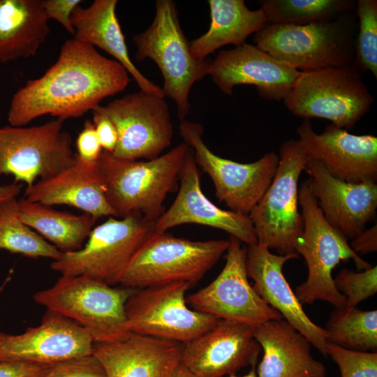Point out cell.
Wrapping results in <instances>:
<instances>
[{"instance_id":"24","label":"cell","mask_w":377,"mask_h":377,"mask_svg":"<svg viewBox=\"0 0 377 377\" xmlns=\"http://www.w3.org/2000/svg\"><path fill=\"white\" fill-rule=\"evenodd\" d=\"M24 196L29 201L47 206H72L96 219L107 216H117L107 200L98 161L86 163L76 157L75 163L71 166L27 187Z\"/></svg>"},{"instance_id":"41","label":"cell","mask_w":377,"mask_h":377,"mask_svg":"<svg viewBox=\"0 0 377 377\" xmlns=\"http://www.w3.org/2000/svg\"><path fill=\"white\" fill-rule=\"evenodd\" d=\"M350 246L357 254H365L376 251V223L369 229L364 230L354 239H353Z\"/></svg>"},{"instance_id":"32","label":"cell","mask_w":377,"mask_h":377,"mask_svg":"<svg viewBox=\"0 0 377 377\" xmlns=\"http://www.w3.org/2000/svg\"><path fill=\"white\" fill-rule=\"evenodd\" d=\"M0 249L53 260L60 258L63 253L22 222L16 198L0 205Z\"/></svg>"},{"instance_id":"39","label":"cell","mask_w":377,"mask_h":377,"mask_svg":"<svg viewBox=\"0 0 377 377\" xmlns=\"http://www.w3.org/2000/svg\"><path fill=\"white\" fill-rule=\"evenodd\" d=\"M92 113V122L102 149L104 151L112 153L118 141L115 126L108 117L95 111Z\"/></svg>"},{"instance_id":"33","label":"cell","mask_w":377,"mask_h":377,"mask_svg":"<svg viewBox=\"0 0 377 377\" xmlns=\"http://www.w3.org/2000/svg\"><path fill=\"white\" fill-rule=\"evenodd\" d=\"M358 33L355 39V64L377 77V1L358 0Z\"/></svg>"},{"instance_id":"28","label":"cell","mask_w":377,"mask_h":377,"mask_svg":"<svg viewBox=\"0 0 377 377\" xmlns=\"http://www.w3.org/2000/svg\"><path fill=\"white\" fill-rule=\"evenodd\" d=\"M211 22L207 31L190 43L195 58L207 56L226 45H243L249 36L267 26L260 8L251 10L244 0H209Z\"/></svg>"},{"instance_id":"37","label":"cell","mask_w":377,"mask_h":377,"mask_svg":"<svg viewBox=\"0 0 377 377\" xmlns=\"http://www.w3.org/2000/svg\"><path fill=\"white\" fill-rule=\"evenodd\" d=\"M76 157L86 163H96L101 154L100 144L92 121L87 120L76 140Z\"/></svg>"},{"instance_id":"15","label":"cell","mask_w":377,"mask_h":377,"mask_svg":"<svg viewBox=\"0 0 377 377\" xmlns=\"http://www.w3.org/2000/svg\"><path fill=\"white\" fill-rule=\"evenodd\" d=\"M226 264L209 285L189 295L186 300L195 311L224 319L256 325L283 318L267 304L248 280L246 249L230 236Z\"/></svg>"},{"instance_id":"23","label":"cell","mask_w":377,"mask_h":377,"mask_svg":"<svg viewBox=\"0 0 377 377\" xmlns=\"http://www.w3.org/2000/svg\"><path fill=\"white\" fill-rule=\"evenodd\" d=\"M184 345L130 332L117 341L94 343L92 354L107 377H171L179 367Z\"/></svg>"},{"instance_id":"14","label":"cell","mask_w":377,"mask_h":377,"mask_svg":"<svg viewBox=\"0 0 377 377\" xmlns=\"http://www.w3.org/2000/svg\"><path fill=\"white\" fill-rule=\"evenodd\" d=\"M93 111L108 117L115 126L118 141L111 154L117 158L151 160L171 144L173 126L164 96L140 90Z\"/></svg>"},{"instance_id":"27","label":"cell","mask_w":377,"mask_h":377,"mask_svg":"<svg viewBox=\"0 0 377 377\" xmlns=\"http://www.w3.org/2000/svg\"><path fill=\"white\" fill-rule=\"evenodd\" d=\"M41 0H0V63L37 54L50 29Z\"/></svg>"},{"instance_id":"35","label":"cell","mask_w":377,"mask_h":377,"mask_svg":"<svg viewBox=\"0 0 377 377\" xmlns=\"http://www.w3.org/2000/svg\"><path fill=\"white\" fill-rule=\"evenodd\" d=\"M327 351L338 365L341 377H377V352L352 350L328 343Z\"/></svg>"},{"instance_id":"29","label":"cell","mask_w":377,"mask_h":377,"mask_svg":"<svg viewBox=\"0 0 377 377\" xmlns=\"http://www.w3.org/2000/svg\"><path fill=\"white\" fill-rule=\"evenodd\" d=\"M24 223L38 232L61 252L80 249L97 220L87 213L60 212L25 198L17 200Z\"/></svg>"},{"instance_id":"6","label":"cell","mask_w":377,"mask_h":377,"mask_svg":"<svg viewBox=\"0 0 377 377\" xmlns=\"http://www.w3.org/2000/svg\"><path fill=\"white\" fill-rule=\"evenodd\" d=\"M135 289L114 288L84 276H63L34 301L82 327L94 343L121 339L130 332L125 305Z\"/></svg>"},{"instance_id":"9","label":"cell","mask_w":377,"mask_h":377,"mask_svg":"<svg viewBox=\"0 0 377 377\" xmlns=\"http://www.w3.org/2000/svg\"><path fill=\"white\" fill-rule=\"evenodd\" d=\"M229 239L191 241L154 232L136 253L120 284L140 289L175 282L192 286L227 251Z\"/></svg>"},{"instance_id":"25","label":"cell","mask_w":377,"mask_h":377,"mask_svg":"<svg viewBox=\"0 0 377 377\" xmlns=\"http://www.w3.org/2000/svg\"><path fill=\"white\" fill-rule=\"evenodd\" d=\"M254 339L263 350L258 377H325L326 369L311 355L307 339L283 318L254 326Z\"/></svg>"},{"instance_id":"40","label":"cell","mask_w":377,"mask_h":377,"mask_svg":"<svg viewBox=\"0 0 377 377\" xmlns=\"http://www.w3.org/2000/svg\"><path fill=\"white\" fill-rule=\"evenodd\" d=\"M50 366L22 362H0V377H43Z\"/></svg>"},{"instance_id":"8","label":"cell","mask_w":377,"mask_h":377,"mask_svg":"<svg viewBox=\"0 0 377 377\" xmlns=\"http://www.w3.org/2000/svg\"><path fill=\"white\" fill-rule=\"evenodd\" d=\"M309 161L299 140L285 141L279 149L275 175L249 214L257 243L279 255H298L295 244L304 226L298 208V182Z\"/></svg>"},{"instance_id":"7","label":"cell","mask_w":377,"mask_h":377,"mask_svg":"<svg viewBox=\"0 0 377 377\" xmlns=\"http://www.w3.org/2000/svg\"><path fill=\"white\" fill-rule=\"evenodd\" d=\"M353 64L302 71L283 100L287 109L304 119L322 118L350 130L370 110L374 98Z\"/></svg>"},{"instance_id":"34","label":"cell","mask_w":377,"mask_h":377,"mask_svg":"<svg viewBox=\"0 0 377 377\" xmlns=\"http://www.w3.org/2000/svg\"><path fill=\"white\" fill-rule=\"evenodd\" d=\"M336 289L346 297L344 308L355 307L377 292V267L354 272L342 269L334 279Z\"/></svg>"},{"instance_id":"42","label":"cell","mask_w":377,"mask_h":377,"mask_svg":"<svg viewBox=\"0 0 377 377\" xmlns=\"http://www.w3.org/2000/svg\"><path fill=\"white\" fill-rule=\"evenodd\" d=\"M22 185L17 182L0 186V205L11 199L16 198L21 191Z\"/></svg>"},{"instance_id":"10","label":"cell","mask_w":377,"mask_h":377,"mask_svg":"<svg viewBox=\"0 0 377 377\" xmlns=\"http://www.w3.org/2000/svg\"><path fill=\"white\" fill-rule=\"evenodd\" d=\"M155 221L133 214L110 216L94 227L83 246L63 252L51 268L63 276H84L112 286L120 283L131 261L154 233Z\"/></svg>"},{"instance_id":"19","label":"cell","mask_w":377,"mask_h":377,"mask_svg":"<svg viewBox=\"0 0 377 377\" xmlns=\"http://www.w3.org/2000/svg\"><path fill=\"white\" fill-rule=\"evenodd\" d=\"M302 71L273 57L256 45L244 43L221 50L211 61L209 75L222 92L232 94L239 84L254 86L264 98H285Z\"/></svg>"},{"instance_id":"38","label":"cell","mask_w":377,"mask_h":377,"mask_svg":"<svg viewBox=\"0 0 377 377\" xmlns=\"http://www.w3.org/2000/svg\"><path fill=\"white\" fill-rule=\"evenodd\" d=\"M80 0H41V6L49 19L52 18L59 22L70 34L74 35L71 17L80 6Z\"/></svg>"},{"instance_id":"12","label":"cell","mask_w":377,"mask_h":377,"mask_svg":"<svg viewBox=\"0 0 377 377\" xmlns=\"http://www.w3.org/2000/svg\"><path fill=\"white\" fill-rule=\"evenodd\" d=\"M186 282L135 289L125 305L129 332L186 344L214 327L219 318L190 309Z\"/></svg>"},{"instance_id":"22","label":"cell","mask_w":377,"mask_h":377,"mask_svg":"<svg viewBox=\"0 0 377 377\" xmlns=\"http://www.w3.org/2000/svg\"><path fill=\"white\" fill-rule=\"evenodd\" d=\"M297 258L299 255L274 254L258 243L249 244L246 257L247 275L253 280L252 286L259 296L327 357L325 329L308 317L283 274L284 264Z\"/></svg>"},{"instance_id":"18","label":"cell","mask_w":377,"mask_h":377,"mask_svg":"<svg viewBox=\"0 0 377 377\" xmlns=\"http://www.w3.org/2000/svg\"><path fill=\"white\" fill-rule=\"evenodd\" d=\"M297 133L310 160L319 161L332 176L352 183L376 182V136L351 134L332 124L318 134L307 119Z\"/></svg>"},{"instance_id":"13","label":"cell","mask_w":377,"mask_h":377,"mask_svg":"<svg viewBox=\"0 0 377 377\" xmlns=\"http://www.w3.org/2000/svg\"><path fill=\"white\" fill-rule=\"evenodd\" d=\"M179 131L192 149L197 165L212 179L219 201L232 212L249 215L269 187L279 155L272 151L253 163H237L221 158L208 148L202 140L200 124L183 120Z\"/></svg>"},{"instance_id":"2","label":"cell","mask_w":377,"mask_h":377,"mask_svg":"<svg viewBox=\"0 0 377 377\" xmlns=\"http://www.w3.org/2000/svg\"><path fill=\"white\" fill-rule=\"evenodd\" d=\"M190 147L184 142L166 154L145 161L120 159L103 151L98 165L107 200L117 216L137 214L156 221L177 180Z\"/></svg>"},{"instance_id":"16","label":"cell","mask_w":377,"mask_h":377,"mask_svg":"<svg viewBox=\"0 0 377 377\" xmlns=\"http://www.w3.org/2000/svg\"><path fill=\"white\" fill-rule=\"evenodd\" d=\"M254 326L224 319L184 345L179 367L191 377H223L256 364Z\"/></svg>"},{"instance_id":"36","label":"cell","mask_w":377,"mask_h":377,"mask_svg":"<svg viewBox=\"0 0 377 377\" xmlns=\"http://www.w3.org/2000/svg\"><path fill=\"white\" fill-rule=\"evenodd\" d=\"M43 377H107L98 360L91 353L51 365Z\"/></svg>"},{"instance_id":"26","label":"cell","mask_w":377,"mask_h":377,"mask_svg":"<svg viewBox=\"0 0 377 377\" xmlns=\"http://www.w3.org/2000/svg\"><path fill=\"white\" fill-rule=\"evenodd\" d=\"M117 0H95L87 8L77 6L71 17L74 39L98 47L112 55L133 77L141 91L164 96L162 88L147 79L131 61L117 17Z\"/></svg>"},{"instance_id":"11","label":"cell","mask_w":377,"mask_h":377,"mask_svg":"<svg viewBox=\"0 0 377 377\" xmlns=\"http://www.w3.org/2000/svg\"><path fill=\"white\" fill-rule=\"evenodd\" d=\"M57 118L29 127H0V177L11 175L15 182L30 186L36 179L54 176L73 165L76 155L71 135Z\"/></svg>"},{"instance_id":"4","label":"cell","mask_w":377,"mask_h":377,"mask_svg":"<svg viewBox=\"0 0 377 377\" xmlns=\"http://www.w3.org/2000/svg\"><path fill=\"white\" fill-rule=\"evenodd\" d=\"M299 205L304 226L297 239L295 251L305 260L308 275L294 293L302 304L323 300L336 309H343L346 297L334 286L332 270L341 261L349 260H353L358 271L372 265L360 258L351 249L348 239L327 222L307 180L299 188Z\"/></svg>"},{"instance_id":"31","label":"cell","mask_w":377,"mask_h":377,"mask_svg":"<svg viewBox=\"0 0 377 377\" xmlns=\"http://www.w3.org/2000/svg\"><path fill=\"white\" fill-rule=\"evenodd\" d=\"M258 4L269 24L305 25L334 20L350 12L355 7L356 2L351 0H262Z\"/></svg>"},{"instance_id":"1","label":"cell","mask_w":377,"mask_h":377,"mask_svg":"<svg viewBox=\"0 0 377 377\" xmlns=\"http://www.w3.org/2000/svg\"><path fill=\"white\" fill-rule=\"evenodd\" d=\"M129 80L126 70L114 59L89 44L67 40L56 62L15 92L8 121L24 126L45 114L64 120L81 117L100 106L104 98L124 91Z\"/></svg>"},{"instance_id":"3","label":"cell","mask_w":377,"mask_h":377,"mask_svg":"<svg viewBox=\"0 0 377 377\" xmlns=\"http://www.w3.org/2000/svg\"><path fill=\"white\" fill-rule=\"evenodd\" d=\"M353 14L305 25L269 24L253 40L260 50L302 72L348 66L355 59Z\"/></svg>"},{"instance_id":"21","label":"cell","mask_w":377,"mask_h":377,"mask_svg":"<svg viewBox=\"0 0 377 377\" xmlns=\"http://www.w3.org/2000/svg\"><path fill=\"white\" fill-rule=\"evenodd\" d=\"M185 223L220 229L248 245L257 243L249 215L221 209L204 195L198 165L191 147L180 173L178 194L170 207L154 221V232H165Z\"/></svg>"},{"instance_id":"17","label":"cell","mask_w":377,"mask_h":377,"mask_svg":"<svg viewBox=\"0 0 377 377\" xmlns=\"http://www.w3.org/2000/svg\"><path fill=\"white\" fill-rule=\"evenodd\" d=\"M90 334L73 320L47 310L40 323L20 334L0 332V362L52 365L92 353Z\"/></svg>"},{"instance_id":"20","label":"cell","mask_w":377,"mask_h":377,"mask_svg":"<svg viewBox=\"0 0 377 377\" xmlns=\"http://www.w3.org/2000/svg\"><path fill=\"white\" fill-rule=\"evenodd\" d=\"M304 170L310 190L327 222L347 239L365 230L376 215L377 184L352 183L332 176L318 160L311 159Z\"/></svg>"},{"instance_id":"5","label":"cell","mask_w":377,"mask_h":377,"mask_svg":"<svg viewBox=\"0 0 377 377\" xmlns=\"http://www.w3.org/2000/svg\"><path fill=\"white\" fill-rule=\"evenodd\" d=\"M135 59L149 58L158 66L163 77L164 96L172 99L180 121L190 110L189 93L193 84L209 75L211 60L193 57L180 26L175 3L157 0L151 24L133 38Z\"/></svg>"},{"instance_id":"43","label":"cell","mask_w":377,"mask_h":377,"mask_svg":"<svg viewBox=\"0 0 377 377\" xmlns=\"http://www.w3.org/2000/svg\"><path fill=\"white\" fill-rule=\"evenodd\" d=\"M171 377H190L180 367L174 372Z\"/></svg>"},{"instance_id":"44","label":"cell","mask_w":377,"mask_h":377,"mask_svg":"<svg viewBox=\"0 0 377 377\" xmlns=\"http://www.w3.org/2000/svg\"><path fill=\"white\" fill-rule=\"evenodd\" d=\"M229 377H258L257 374H256V365L252 366L251 371L245 376H237L235 375H230Z\"/></svg>"},{"instance_id":"30","label":"cell","mask_w":377,"mask_h":377,"mask_svg":"<svg viewBox=\"0 0 377 377\" xmlns=\"http://www.w3.org/2000/svg\"><path fill=\"white\" fill-rule=\"evenodd\" d=\"M327 343L346 349L376 352L377 311L336 309L326 323Z\"/></svg>"}]
</instances>
